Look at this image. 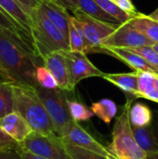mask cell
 Masks as SVG:
<instances>
[{"mask_svg": "<svg viewBox=\"0 0 158 159\" xmlns=\"http://www.w3.org/2000/svg\"><path fill=\"white\" fill-rule=\"evenodd\" d=\"M32 14L34 12V10L39 6L40 0H19Z\"/></svg>", "mask_w": 158, "mask_h": 159, "instance_id": "e575fe53", "label": "cell"}, {"mask_svg": "<svg viewBox=\"0 0 158 159\" xmlns=\"http://www.w3.org/2000/svg\"><path fill=\"white\" fill-rule=\"evenodd\" d=\"M44 65L34 48L15 33L0 27V67L16 82L35 87L36 69Z\"/></svg>", "mask_w": 158, "mask_h": 159, "instance_id": "6da1fadb", "label": "cell"}, {"mask_svg": "<svg viewBox=\"0 0 158 159\" xmlns=\"http://www.w3.org/2000/svg\"><path fill=\"white\" fill-rule=\"evenodd\" d=\"M128 49L142 56L150 65L158 71V53L154 49L153 46H142Z\"/></svg>", "mask_w": 158, "mask_h": 159, "instance_id": "f546056e", "label": "cell"}, {"mask_svg": "<svg viewBox=\"0 0 158 159\" xmlns=\"http://www.w3.org/2000/svg\"><path fill=\"white\" fill-rule=\"evenodd\" d=\"M140 98L158 102V91L155 86V75L149 72H138Z\"/></svg>", "mask_w": 158, "mask_h": 159, "instance_id": "44dd1931", "label": "cell"}, {"mask_svg": "<svg viewBox=\"0 0 158 159\" xmlns=\"http://www.w3.org/2000/svg\"><path fill=\"white\" fill-rule=\"evenodd\" d=\"M14 83H0V119L14 111Z\"/></svg>", "mask_w": 158, "mask_h": 159, "instance_id": "d4e9b609", "label": "cell"}, {"mask_svg": "<svg viewBox=\"0 0 158 159\" xmlns=\"http://www.w3.org/2000/svg\"><path fill=\"white\" fill-rule=\"evenodd\" d=\"M35 89L49 115L57 135L64 138L74 123L69 111L68 100L62 93L64 90L59 88L47 89L38 85L35 86Z\"/></svg>", "mask_w": 158, "mask_h": 159, "instance_id": "5b68a950", "label": "cell"}, {"mask_svg": "<svg viewBox=\"0 0 158 159\" xmlns=\"http://www.w3.org/2000/svg\"><path fill=\"white\" fill-rule=\"evenodd\" d=\"M44 66L47 67L57 80L60 89L73 91L71 86L69 71L66 61V51H56L48 54L43 59Z\"/></svg>", "mask_w": 158, "mask_h": 159, "instance_id": "8fae6325", "label": "cell"}, {"mask_svg": "<svg viewBox=\"0 0 158 159\" xmlns=\"http://www.w3.org/2000/svg\"><path fill=\"white\" fill-rule=\"evenodd\" d=\"M21 150L47 159H73L59 136H47L33 131L22 143Z\"/></svg>", "mask_w": 158, "mask_h": 159, "instance_id": "8992f818", "label": "cell"}, {"mask_svg": "<svg viewBox=\"0 0 158 159\" xmlns=\"http://www.w3.org/2000/svg\"><path fill=\"white\" fill-rule=\"evenodd\" d=\"M151 127H152L154 135L158 143V112H156L153 116V121H152Z\"/></svg>", "mask_w": 158, "mask_h": 159, "instance_id": "d590c367", "label": "cell"}, {"mask_svg": "<svg viewBox=\"0 0 158 159\" xmlns=\"http://www.w3.org/2000/svg\"><path fill=\"white\" fill-rule=\"evenodd\" d=\"M103 78L118 87L125 93L140 98L138 72L128 74H104Z\"/></svg>", "mask_w": 158, "mask_h": 159, "instance_id": "2e32d148", "label": "cell"}, {"mask_svg": "<svg viewBox=\"0 0 158 159\" xmlns=\"http://www.w3.org/2000/svg\"><path fill=\"white\" fill-rule=\"evenodd\" d=\"M90 109L95 116H97L106 124L111 123L117 112L115 103L109 99H102L92 103Z\"/></svg>", "mask_w": 158, "mask_h": 159, "instance_id": "cb8c5ba5", "label": "cell"}, {"mask_svg": "<svg viewBox=\"0 0 158 159\" xmlns=\"http://www.w3.org/2000/svg\"><path fill=\"white\" fill-rule=\"evenodd\" d=\"M0 27H3L5 29H7V30L11 31V32L15 33L16 34L20 36L22 39H24L34 49L32 35L23 27H21L11 16H9L1 7H0Z\"/></svg>", "mask_w": 158, "mask_h": 159, "instance_id": "603a6c76", "label": "cell"}, {"mask_svg": "<svg viewBox=\"0 0 158 159\" xmlns=\"http://www.w3.org/2000/svg\"><path fill=\"white\" fill-rule=\"evenodd\" d=\"M63 141L68 142L72 144L84 148L86 150L97 153L101 156H103L108 159H117L109 150L102 145L98 141H96L90 134H88L78 123L74 121L73 127L71 128L69 133L64 138H61Z\"/></svg>", "mask_w": 158, "mask_h": 159, "instance_id": "30bf717a", "label": "cell"}, {"mask_svg": "<svg viewBox=\"0 0 158 159\" xmlns=\"http://www.w3.org/2000/svg\"><path fill=\"white\" fill-rule=\"evenodd\" d=\"M147 159H158V152L147 154Z\"/></svg>", "mask_w": 158, "mask_h": 159, "instance_id": "ab89813d", "label": "cell"}, {"mask_svg": "<svg viewBox=\"0 0 158 159\" xmlns=\"http://www.w3.org/2000/svg\"><path fill=\"white\" fill-rule=\"evenodd\" d=\"M131 102L132 99H129L115 121L113 141L108 150L117 159H147V153L140 147L133 135L129 119Z\"/></svg>", "mask_w": 158, "mask_h": 159, "instance_id": "277c9868", "label": "cell"}, {"mask_svg": "<svg viewBox=\"0 0 158 159\" xmlns=\"http://www.w3.org/2000/svg\"><path fill=\"white\" fill-rule=\"evenodd\" d=\"M133 135L140 147L147 154L157 153L158 143L151 125L147 127H132Z\"/></svg>", "mask_w": 158, "mask_h": 159, "instance_id": "d6986e66", "label": "cell"}, {"mask_svg": "<svg viewBox=\"0 0 158 159\" xmlns=\"http://www.w3.org/2000/svg\"><path fill=\"white\" fill-rule=\"evenodd\" d=\"M38 7L69 40V24L71 15L68 13V10L55 0H40Z\"/></svg>", "mask_w": 158, "mask_h": 159, "instance_id": "4fadbf2b", "label": "cell"}, {"mask_svg": "<svg viewBox=\"0 0 158 159\" xmlns=\"http://www.w3.org/2000/svg\"><path fill=\"white\" fill-rule=\"evenodd\" d=\"M153 48H154V49L158 53V43H156V44L153 46Z\"/></svg>", "mask_w": 158, "mask_h": 159, "instance_id": "b9f144b4", "label": "cell"}, {"mask_svg": "<svg viewBox=\"0 0 158 159\" xmlns=\"http://www.w3.org/2000/svg\"><path fill=\"white\" fill-rule=\"evenodd\" d=\"M0 127L17 143H22L34 130L28 122L16 111L0 119Z\"/></svg>", "mask_w": 158, "mask_h": 159, "instance_id": "7c38bea8", "label": "cell"}, {"mask_svg": "<svg viewBox=\"0 0 158 159\" xmlns=\"http://www.w3.org/2000/svg\"><path fill=\"white\" fill-rule=\"evenodd\" d=\"M79 9L89 15L90 17L101 20L102 22L118 27L122 24L117 19L108 14L100 5H98L94 0H79Z\"/></svg>", "mask_w": 158, "mask_h": 159, "instance_id": "ac0fdd59", "label": "cell"}, {"mask_svg": "<svg viewBox=\"0 0 158 159\" xmlns=\"http://www.w3.org/2000/svg\"><path fill=\"white\" fill-rule=\"evenodd\" d=\"M121 9L131 13V14H137L139 13L134 6V4L132 3L131 0H113Z\"/></svg>", "mask_w": 158, "mask_h": 159, "instance_id": "d6a6232c", "label": "cell"}, {"mask_svg": "<svg viewBox=\"0 0 158 159\" xmlns=\"http://www.w3.org/2000/svg\"><path fill=\"white\" fill-rule=\"evenodd\" d=\"M62 142L64 143V146H65L67 152L69 153V155L72 157L73 159H108L103 156H101L97 153L86 150L84 148H81L74 144H72L63 140H62Z\"/></svg>", "mask_w": 158, "mask_h": 159, "instance_id": "83f0119b", "label": "cell"}, {"mask_svg": "<svg viewBox=\"0 0 158 159\" xmlns=\"http://www.w3.org/2000/svg\"><path fill=\"white\" fill-rule=\"evenodd\" d=\"M57 3L65 7L68 11L72 13L76 9H79V0H55Z\"/></svg>", "mask_w": 158, "mask_h": 159, "instance_id": "836d02e7", "label": "cell"}, {"mask_svg": "<svg viewBox=\"0 0 158 159\" xmlns=\"http://www.w3.org/2000/svg\"><path fill=\"white\" fill-rule=\"evenodd\" d=\"M13 94L14 111L28 122L34 131L47 136H58L35 87L14 83Z\"/></svg>", "mask_w": 158, "mask_h": 159, "instance_id": "7a4b0ae2", "label": "cell"}, {"mask_svg": "<svg viewBox=\"0 0 158 159\" xmlns=\"http://www.w3.org/2000/svg\"><path fill=\"white\" fill-rule=\"evenodd\" d=\"M73 16L78 20L83 29L87 53H102V42L115 30L116 26L98 20L80 9L74 11Z\"/></svg>", "mask_w": 158, "mask_h": 159, "instance_id": "52a82bcc", "label": "cell"}, {"mask_svg": "<svg viewBox=\"0 0 158 159\" xmlns=\"http://www.w3.org/2000/svg\"><path fill=\"white\" fill-rule=\"evenodd\" d=\"M0 159H23L20 146L0 148Z\"/></svg>", "mask_w": 158, "mask_h": 159, "instance_id": "4dcf8cb0", "label": "cell"}, {"mask_svg": "<svg viewBox=\"0 0 158 159\" xmlns=\"http://www.w3.org/2000/svg\"><path fill=\"white\" fill-rule=\"evenodd\" d=\"M32 35L37 55L44 59L56 51H69L70 45L62 32L37 7L32 14Z\"/></svg>", "mask_w": 158, "mask_h": 159, "instance_id": "3957f363", "label": "cell"}, {"mask_svg": "<svg viewBox=\"0 0 158 159\" xmlns=\"http://www.w3.org/2000/svg\"><path fill=\"white\" fill-rule=\"evenodd\" d=\"M133 28L143 34L155 44L158 43V21L148 15L138 13L128 21Z\"/></svg>", "mask_w": 158, "mask_h": 159, "instance_id": "e0dca14e", "label": "cell"}, {"mask_svg": "<svg viewBox=\"0 0 158 159\" xmlns=\"http://www.w3.org/2000/svg\"><path fill=\"white\" fill-rule=\"evenodd\" d=\"M0 83H16V82L0 67Z\"/></svg>", "mask_w": 158, "mask_h": 159, "instance_id": "8d00e7d4", "label": "cell"}, {"mask_svg": "<svg viewBox=\"0 0 158 159\" xmlns=\"http://www.w3.org/2000/svg\"><path fill=\"white\" fill-rule=\"evenodd\" d=\"M155 43L143 34L133 28L128 21L120 24L102 42V48H132L142 46H154Z\"/></svg>", "mask_w": 158, "mask_h": 159, "instance_id": "ba28073f", "label": "cell"}, {"mask_svg": "<svg viewBox=\"0 0 158 159\" xmlns=\"http://www.w3.org/2000/svg\"><path fill=\"white\" fill-rule=\"evenodd\" d=\"M155 86H156V89L158 91V75H155Z\"/></svg>", "mask_w": 158, "mask_h": 159, "instance_id": "60d3db41", "label": "cell"}, {"mask_svg": "<svg viewBox=\"0 0 158 159\" xmlns=\"http://www.w3.org/2000/svg\"><path fill=\"white\" fill-rule=\"evenodd\" d=\"M36 83L38 86L47 89H58V83L53 75L50 73V71L45 67L44 65H40L36 69Z\"/></svg>", "mask_w": 158, "mask_h": 159, "instance_id": "4316f807", "label": "cell"}, {"mask_svg": "<svg viewBox=\"0 0 158 159\" xmlns=\"http://www.w3.org/2000/svg\"><path fill=\"white\" fill-rule=\"evenodd\" d=\"M129 119L132 127H147L152 124L153 114L147 105L137 102L129 109Z\"/></svg>", "mask_w": 158, "mask_h": 159, "instance_id": "7402d4cb", "label": "cell"}, {"mask_svg": "<svg viewBox=\"0 0 158 159\" xmlns=\"http://www.w3.org/2000/svg\"><path fill=\"white\" fill-rule=\"evenodd\" d=\"M102 53L114 56L132 68L135 72H149L158 75V71L150 65L142 56L130 51L128 48H102Z\"/></svg>", "mask_w": 158, "mask_h": 159, "instance_id": "5bb4252c", "label": "cell"}, {"mask_svg": "<svg viewBox=\"0 0 158 159\" xmlns=\"http://www.w3.org/2000/svg\"><path fill=\"white\" fill-rule=\"evenodd\" d=\"M20 143L13 140L10 136H8L3 129L0 127V148L7 147H19Z\"/></svg>", "mask_w": 158, "mask_h": 159, "instance_id": "1f68e13d", "label": "cell"}, {"mask_svg": "<svg viewBox=\"0 0 158 159\" xmlns=\"http://www.w3.org/2000/svg\"><path fill=\"white\" fill-rule=\"evenodd\" d=\"M150 18H152L153 20H157L158 21V7L155 10V11H153L150 15H148Z\"/></svg>", "mask_w": 158, "mask_h": 159, "instance_id": "f35d334b", "label": "cell"}, {"mask_svg": "<svg viewBox=\"0 0 158 159\" xmlns=\"http://www.w3.org/2000/svg\"><path fill=\"white\" fill-rule=\"evenodd\" d=\"M66 61L69 71L71 86L74 89L75 86L83 79L88 77H103L104 74L99 70L86 56L80 51H66Z\"/></svg>", "mask_w": 158, "mask_h": 159, "instance_id": "9c48e42d", "label": "cell"}, {"mask_svg": "<svg viewBox=\"0 0 158 159\" xmlns=\"http://www.w3.org/2000/svg\"><path fill=\"white\" fill-rule=\"evenodd\" d=\"M20 153H21V156H22V158L23 159H47L43 157H40V156H37V155H34V154L23 151L21 149H20Z\"/></svg>", "mask_w": 158, "mask_h": 159, "instance_id": "74e56055", "label": "cell"}, {"mask_svg": "<svg viewBox=\"0 0 158 159\" xmlns=\"http://www.w3.org/2000/svg\"><path fill=\"white\" fill-rule=\"evenodd\" d=\"M68 106L70 114L74 121H86L90 119L94 114L89 110L86 105L75 102V101H68Z\"/></svg>", "mask_w": 158, "mask_h": 159, "instance_id": "f1b7e54d", "label": "cell"}, {"mask_svg": "<svg viewBox=\"0 0 158 159\" xmlns=\"http://www.w3.org/2000/svg\"><path fill=\"white\" fill-rule=\"evenodd\" d=\"M0 7L32 35V13L19 0H0Z\"/></svg>", "mask_w": 158, "mask_h": 159, "instance_id": "9a60e30c", "label": "cell"}, {"mask_svg": "<svg viewBox=\"0 0 158 159\" xmlns=\"http://www.w3.org/2000/svg\"><path fill=\"white\" fill-rule=\"evenodd\" d=\"M69 45L72 51H80L87 54L86 38L78 20L71 15L69 24Z\"/></svg>", "mask_w": 158, "mask_h": 159, "instance_id": "ffe728a7", "label": "cell"}, {"mask_svg": "<svg viewBox=\"0 0 158 159\" xmlns=\"http://www.w3.org/2000/svg\"><path fill=\"white\" fill-rule=\"evenodd\" d=\"M98 5H100L108 14L117 19L121 23H125L132 19L136 14L129 13L121 9L113 0H94ZM138 14V13H137Z\"/></svg>", "mask_w": 158, "mask_h": 159, "instance_id": "484cf974", "label": "cell"}]
</instances>
